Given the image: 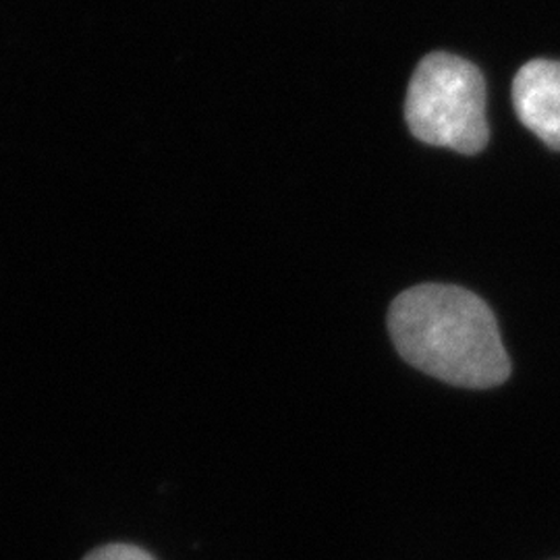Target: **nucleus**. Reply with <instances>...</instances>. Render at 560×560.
Masks as SVG:
<instances>
[{
  "label": "nucleus",
  "mask_w": 560,
  "mask_h": 560,
  "mask_svg": "<svg viewBox=\"0 0 560 560\" xmlns=\"http://www.w3.org/2000/svg\"><path fill=\"white\" fill-rule=\"evenodd\" d=\"M405 119L423 143L478 154L490 138L480 69L448 52L428 55L409 83Z\"/></svg>",
  "instance_id": "2"
},
{
  "label": "nucleus",
  "mask_w": 560,
  "mask_h": 560,
  "mask_svg": "<svg viewBox=\"0 0 560 560\" xmlns=\"http://www.w3.org/2000/svg\"><path fill=\"white\" fill-rule=\"evenodd\" d=\"M400 358L434 378L465 388H492L511 376V360L488 303L453 284L402 291L388 312Z\"/></svg>",
  "instance_id": "1"
},
{
  "label": "nucleus",
  "mask_w": 560,
  "mask_h": 560,
  "mask_svg": "<svg viewBox=\"0 0 560 560\" xmlns=\"http://www.w3.org/2000/svg\"><path fill=\"white\" fill-rule=\"evenodd\" d=\"M83 560H154L145 550L131 544H110L90 552Z\"/></svg>",
  "instance_id": "4"
},
{
  "label": "nucleus",
  "mask_w": 560,
  "mask_h": 560,
  "mask_svg": "<svg viewBox=\"0 0 560 560\" xmlns=\"http://www.w3.org/2000/svg\"><path fill=\"white\" fill-rule=\"evenodd\" d=\"M513 104L521 122L560 152V60L523 65L513 81Z\"/></svg>",
  "instance_id": "3"
}]
</instances>
